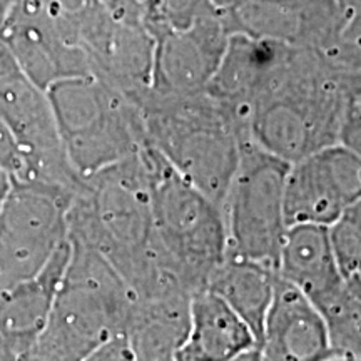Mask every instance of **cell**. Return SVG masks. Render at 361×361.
Here are the masks:
<instances>
[{"label": "cell", "mask_w": 361, "mask_h": 361, "mask_svg": "<svg viewBox=\"0 0 361 361\" xmlns=\"http://www.w3.org/2000/svg\"><path fill=\"white\" fill-rule=\"evenodd\" d=\"M350 75L322 52L279 44L238 114L246 137L290 164L338 144Z\"/></svg>", "instance_id": "obj_1"}, {"label": "cell", "mask_w": 361, "mask_h": 361, "mask_svg": "<svg viewBox=\"0 0 361 361\" xmlns=\"http://www.w3.org/2000/svg\"><path fill=\"white\" fill-rule=\"evenodd\" d=\"M151 169L152 151L144 144L117 164L82 179L67 211V238L104 256L133 295L159 256L152 226Z\"/></svg>", "instance_id": "obj_2"}, {"label": "cell", "mask_w": 361, "mask_h": 361, "mask_svg": "<svg viewBox=\"0 0 361 361\" xmlns=\"http://www.w3.org/2000/svg\"><path fill=\"white\" fill-rule=\"evenodd\" d=\"M141 109L146 144L171 169L219 207L238 168L246 133L236 114L207 90L157 96L146 90Z\"/></svg>", "instance_id": "obj_3"}, {"label": "cell", "mask_w": 361, "mask_h": 361, "mask_svg": "<svg viewBox=\"0 0 361 361\" xmlns=\"http://www.w3.org/2000/svg\"><path fill=\"white\" fill-rule=\"evenodd\" d=\"M69 243L51 314L25 361H82L126 333L135 300L128 283L97 251Z\"/></svg>", "instance_id": "obj_4"}, {"label": "cell", "mask_w": 361, "mask_h": 361, "mask_svg": "<svg viewBox=\"0 0 361 361\" xmlns=\"http://www.w3.org/2000/svg\"><path fill=\"white\" fill-rule=\"evenodd\" d=\"M62 144L79 178L117 164L146 144L141 109L96 75L62 79L47 89Z\"/></svg>", "instance_id": "obj_5"}, {"label": "cell", "mask_w": 361, "mask_h": 361, "mask_svg": "<svg viewBox=\"0 0 361 361\" xmlns=\"http://www.w3.org/2000/svg\"><path fill=\"white\" fill-rule=\"evenodd\" d=\"M151 151V211L156 241L197 291L204 288L228 252L223 211L171 169L152 146Z\"/></svg>", "instance_id": "obj_6"}, {"label": "cell", "mask_w": 361, "mask_h": 361, "mask_svg": "<svg viewBox=\"0 0 361 361\" xmlns=\"http://www.w3.org/2000/svg\"><path fill=\"white\" fill-rule=\"evenodd\" d=\"M290 162L245 139L238 168L221 206L228 255L276 269L288 231L284 184Z\"/></svg>", "instance_id": "obj_7"}, {"label": "cell", "mask_w": 361, "mask_h": 361, "mask_svg": "<svg viewBox=\"0 0 361 361\" xmlns=\"http://www.w3.org/2000/svg\"><path fill=\"white\" fill-rule=\"evenodd\" d=\"M0 119L24 151L29 164L25 188L78 192L82 178L67 157L47 90L27 78L4 45L0 49Z\"/></svg>", "instance_id": "obj_8"}, {"label": "cell", "mask_w": 361, "mask_h": 361, "mask_svg": "<svg viewBox=\"0 0 361 361\" xmlns=\"http://www.w3.org/2000/svg\"><path fill=\"white\" fill-rule=\"evenodd\" d=\"M71 194L12 186L0 209V291L34 276L67 241Z\"/></svg>", "instance_id": "obj_9"}, {"label": "cell", "mask_w": 361, "mask_h": 361, "mask_svg": "<svg viewBox=\"0 0 361 361\" xmlns=\"http://www.w3.org/2000/svg\"><path fill=\"white\" fill-rule=\"evenodd\" d=\"M228 32L328 54L340 42L348 12L338 0H211Z\"/></svg>", "instance_id": "obj_10"}, {"label": "cell", "mask_w": 361, "mask_h": 361, "mask_svg": "<svg viewBox=\"0 0 361 361\" xmlns=\"http://www.w3.org/2000/svg\"><path fill=\"white\" fill-rule=\"evenodd\" d=\"M361 197V157L333 144L290 164L284 184L288 226L329 228Z\"/></svg>", "instance_id": "obj_11"}, {"label": "cell", "mask_w": 361, "mask_h": 361, "mask_svg": "<svg viewBox=\"0 0 361 361\" xmlns=\"http://www.w3.org/2000/svg\"><path fill=\"white\" fill-rule=\"evenodd\" d=\"M0 42L45 90L57 80L92 75L85 54L62 37L37 0H13L0 24Z\"/></svg>", "instance_id": "obj_12"}, {"label": "cell", "mask_w": 361, "mask_h": 361, "mask_svg": "<svg viewBox=\"0 0 361 361\" xmlns=\"http://www.w3.org/2000/svg\"><path fill=\"white\" fill-rule=\"evenodd\" d=\"M229 37L216 13L201 17L186 29L154 37V59L149 92L186 96L206 89L219 69Z\"/></svg>", "instance_id": "obj_13"}, {"label": "cell", "mask_w": 361, "mask_h": 361, "mask_svg": "<svg viewBox=\"0 0 361 361\" xmlns=\"http://www.w3.org/2000/svg\"><path fill=\"white\" fill-rule=\"evenodd\" d=\"M71 258L67 238L34 276L0 291V361H25L47 323Z\"/></svg>", "instance_id": "obj_14"}, {"label": "cell", "mask_w": 361, "mask_h": 361, "mask_svg": "<svg viewBox=\"0 0 361 361\" xmlns=\"http://www.w3.org/2000/svg\"><path fill=\"white\" fill-rule=\"evenodd\" d=\"M258 348L268 361H329L336 356L324 314L305 293L279 276Z\"/></svg>", "instance_id": "obj_15"}, {"label": "cell", "mask_w": 361, "mask_h": 361, "mask_svg": "<svg viewBox=\"0 0 361 361\" xmlns=\"http://www.w3.org/2000/svg\"><path fill=\"white\" fill-rule=\"evenodd\" d=\"M276 274L305 293L316 306L345 288L329 228L291 224L279 250Z\"/></svg>", "instance_id": "obj_16"}, {"label": "cell", "mask_w": 361, "mask_h": 361, "mask_svg": "<svg viewBox=\"0 0 361 361\" xmlns=\"http://www.w3.org/2000/svg\"><path fill=\"white\" fill-rule=\"evenodd\" d=\"M255 346V333L218 295L207 288L194 293L189 329L178 361H234Z\"/></svg>", "instance_id": "obj_17"}, {"label": "cell", "mask_w": 361, "mask_h": 361, "mask_svg": "<svg viewBox=\"0 0 361 361\" xmlns=\"http://www.w3.org/2000/svg\"><path fill=\"white\" fill-rule=\"evenodd\" d=\"M191 296L134 300L124 333L133 361H178L189 329Z\"/></svg>", "instance_id": "obj_18"}, {"label": "cell", "mask_w": 361, "mask_h": 361, "mask_svg": "<svg viewBox=\"0 0 361 361\" xmlns=\"http://www.w3.org/2000/svg\"><path fill=\"white\" fill-rule=\"evenodd\" d=\"M276 276V269L269 266L226 252L224 259L209 274L204 288L236 311L259 343Z\"/></svg>", "instance_id": "obj_19"}, {"label": "cell", "mask_w": 361, "mask_h": 361, "mask_svg": "<svg viewBox=\"0 0 361 361\" xmlns=\"http://www.w3.org/2000/svg\"><path fill=\"white\" fill-rule=\"evenodd\" d=\"M329 236L346 288L361 298V197L329 226Z\"/></svg>", "instance_id": "obj_20"}, {"label": "cell", "mask_w": 361, "mask_h": 361, "mask_svg": "<svg viewBox=\"0 0 361 361\" xmlns=\"http://www.w3.org/2000/svg\"><path fill=\"white\" fill-rule=\"evenodd\" d=\"M139 8L142 25L152 39L186 29L201 17L214 13L211 0H139Z\"/></svg>", "instance_id": "obj_21"}, {"label": "cell", "mask_w": 361, "mask_h": 361, "mask_svg": "<svg viewBox=\"0 0 361 361\" xmlns=\"http://www.w3.org/2000/svg\"><path fill=\"white\" fill-rule=\"evenodd\" d=\"M340 144L361 157V72L350 75Z\"/></svg>", "instance_id": "obj_22"}, {"label": "cell", "mask_w": 361, "mask_h": 361, "mask_svg": "<svg viewBox=\"0 0 361 361\" xmlns=\"http://www.w3.org/2000/svg\"><path fill=\"white\" fill-rule=\"evenodd\" d=\"M0 169L6 171L12 184L25 186L29 183V164L11 128L0 119Z\"/></svg>", "instance_id": "obj_23"}, {"label": "cell", "mask_w": 361, "mask_h": 361, "mask_svg": "<svg viewBox=\"0 0 361 361\" xmlns=\"http://www.w3.org/2000/svg\"><path fill=\"white\" fill-rule=\"evenodd\" d=\"M82 361H133V355H130L126 335H119L112 338L111 341H107L106 345Z\"/></svg>", "instance_id": "obj_24"}, {"label": "cell", "mask_w": 361, "mask_h": 361, "mask_svg": "<svg viewBox=\"0 0 361 361\" xmlns=\"http://www.w3.org/2000/svg\"><path fill=\"white\" fill-rule=\"evenodd\" d=\"M101 2L116 19L124 22H139V24H142L139 0H101Z\"/></svg>", "instance_id": "obj_25"}, {"label": "cell", "mask_w": 361, "mask_h": 361, "mask_svg": "<svg viewBox=\"0 0 361 361\" xmlns=\"http://www.w3.org/2000/svg\"><path fill=\"white\" fill-rule=\"evenodd\" d=\"M12 179L8 178V174L6 171L0 169V209H2L4 202H6L8 192L12 191Z\"/></svg>", "instance_id": "obj_26"}, {"label": "cell", "mask_w": 361, "mask_h": 361, "mask_svg": "<svg viewBox=\"0 0 361 361\" xmlns=\"http://www.w3.org/2000/svg\"><path fill=\"white\" fill-rule=\"evenodd\" d=\"M234 361H268V358L263 355V351H261L258 346H255V348L246 351V353H243L241 356H238Z\"/></svg>", "instance_id": "obj_27"}, {"label": "cell", "mask_w": 361, "mask_h": 361, "mask_svg": "<svg viewBox=\"0 0 361 361\" xmlns=\"http://www.w3.org/2000/svg\"><path fill=\"white\" fill-rule=\"evenodd\" d=\"M338 4L345 8L346 12H351L353 8H356L361 4V0H338Z\"/></svg>", "instance_id": "obj_28"}, {"label": "cell", "mask_w": 361, "mask_h": 361, "mask_svg": "<svg viewBox=\"0 0 361 361\" xmlns=\"http://www.w3.org/2000/svg\"><path fill=\"white\" fill-rule=\"evenodd\" d=\"M13 0H0V24H2L4 17H6V13L8 8H11Z\"/></svg>", "instance_id": "obj_29"}, {"label": "cell", "mask_w": 361, "mask_h": 361, "mask_svg": "<svg viewBox=\"0 0 361 361\" xmlns=\"http://www.w3.org/2000/svg\"><path fill=\"white\" fill-rule=\"evenodd\" d=\"M329 361H361V356H346V355H336L335 358Z\"/></svg>", "instance_id": "obj_30"}, {"label": "cell", "mask_w": 361, "mask_h": 361, "mask_svg": "<svg viewBox=\"0 0 361 361\" xmlns=\"http://www.w3.org/2000/svg\"><path fill=\"white\" fill-rule=\"evenodd\" d=\"M0 49H2V42H0Z\"/></svg>", "instance_id": "obj_31"}]
</instances>
